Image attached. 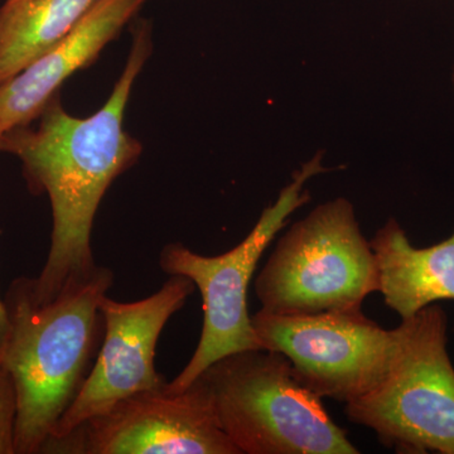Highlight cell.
<instances>
[{"mask_svg":"<svg viewBox=\"0 0 454 454\" xmlns=\"http://www.w3.org/2000/svg\"><path fill=\"white\" fill-rule=\"evenodd\" d=\"M151 52V26L139 22L121 79L98 113L74 118L57 94L38 116L37 128L26 125L0 137V152L20 158L29 191L47 193L52 207L49 255L40 276L32 278L38 301L52 300L66 280L97 265L91 231L98 205L142 154V145L124 130L122 121L131 88Z\"/></svg>","mask_w":454,"mask_h":454,"instance_id":"1","label":"cell"},{"mask_svg":"<svg viewBox=\"0 0 454 454\" xmlns=\"http://www.w3.org/2000/svg\"><path fill=\"white\" fill-rule=\"evenodd\" d=\"M114 283L112 269L95 265L66 280L52 300L38 301L32 278L9 286V333L0 366L17 395L16 454H37L79 395L104 327L100 300Z\"/></svg>","mask_w":454,"mask_h":454,"instance_id":"2","label":"cell"},{"mask_svg":"<svg viewBox=\"0 0 454 454\" xmlns=\"http://www.w3.org/2000/svg\"><path fill=\"white\" fill-rule=\"evenodd\" d=\"M199 378L210 391L221 428L241 454L360 453L279 352H235Z\"/></svg>","mask_w":454,"mask_h":454,"instance_id":"3","label":"cell"},{"mask_svg":"<svg viewBox=\"0 0 454 454\" xmlns=\"http://www.w3.org/2000/svg\"><path fill=\"white\" fill-rule=\"evenodd\" d=\"M254 288L260 309L276 315L363 309L380 289V276L354 205L339 197L297 221L278 240Z\"/></svg>","mask_w":454,"mask_h":454,"instance_id":"4","label":"cell"},{"mask_svg":"<svg viewBox=\"0 0 454 454\" xmlns=\"http://www.w3.org/2000/svg\"><path fill=\"white\" fill-rule=\"evenodd\" d=\"M400 351L380 384L345 404L349 422L403 454H454V367L448 316L430 304L399 325Z\"/></svg>","mask_w":454,"mask_h":454,"instance_id":"5","label":"cell"},{"mask_svg":"<svg viewBox=\"0 0 454 454\" xmlns=\"http://www.w3.org/2000/svg\"><path fill=\"white\" fill-rule=\"evenodd\" d=\"M317 154L293 176L273 205L262 211L250 234L231 250L217 256L197 254L181 243L160 250V268L168 276L188 278L201 292L203 325L199 345L184 369L167 382L170 393H181L215 361L247 349L262 348L247 312V289L262 253L289 216L309 201L306 184L325 172Z\"/></svg>","mask_w":454,"mask_h":454,"instance_id":"6","label":"cell"},{"mask_svg":"<svg viewBox=\"0 0 454 454\" xmlns=\"http://www.w3.org/2000/svg\"><path fill=\"white\" fill-rule=\"evenodd\" d=\"M252 325L262 348L288 358L301 385L343 404L380 384L400 351L399 325L385 330L363 309L312 315L259 309Z\"/></svg>","mask_w":454,"mask_h":454,"instance_id":"7","label":"cell"},{"mask_svg":"<svg viewBox=\"0 0 454 454\" xmlns=\"http://www.w3.org/2000/svg\"><path fill=\"white\" fill-rule=\"evenodd\" d=\"M40 453L241 454L221 428L201 378L181 393L163 387L125 397L64 437L49 439Z\"/></svg>","mask_w":454,"mask_h":454,"instance_id":"8","label":"cell"},{"mask_svg":"<svg viewBox=\"0 0 454 454\" xmlns=\"http://www.w3.org/2000/svg\"><path fill=\"white\" fill-rule=\"evenodd\" d=\"M195 289L188 278L170 276L162 288L145 300L125 303L107 294L101 298L100 351L79 395L49 439L64 437L125 397L166 387V379L155 370V348L164 325L184 309Z\"/></svg>","mask_w":454,"mask_h":454,"instance_id":"9","label":"cell"},{"mask_svg":"<svg viewBox=\"0 0 454 454\" xmlns=\"http://www.w3.org/2000/svg\"><path fill=\"white\" fill-rule=\"evenodd\" d=\"M148 0H97L67 35L0 85V137L38 119L62 83L100 55Z\"/></svg>","mask_w":454,"mask_h":454,"instance_id":"10","label":"cell"},{"mask_svg":"<svg viewBox=\"0 0 454 454\" xmlns=\"http://www.w3.org/2000/svg\"><path fill=\"white\" fill-rule=\"evenodd\" d=\"M385 304L406 319L439 301H454V232L432 247H417L395 219L372 241Z\"/></svg>","mask_w":454,"mask_h":454,"instance_id":"11","label":"cell"},{"mask_svg":"<svg viewBox=\"0 0 454 454\" xmlns=\"http://www.w3.org/2000/svg\"><path fill=\"white\" fill-rule=\"evenodd\" d=\"M97 0H5L0 7V85L43 55Z\"/></svg>","mask_w":454,"mask_h":454,"instance_id":"12","label":"cell"},{"mask_svg":"<svg viewBox=\"0 0 454 454\" xmlns=\"http://www.w3.org/2000/svg\"><path fill=\"white\" fill-rule=\"evenodd\" d=\"M17 395L14 382L0 366V454H16Z\"/></svg>","mask_w":454,"mask_h":454,"instance_id":"13","label":"cell"},{"mask_svg":"<svg viewBox=\"0 0 454 454\" xmlns=\"http://www.w3.org/2000/svg\"><path fill=\"white\" fill-rule=\"evenodd\" d=\"M9 333V321L7 310H5L4 301L0 300V363H2L3 354H4L5 345H7Z\"/></svg>","mask_w":454,"mask_h":454,"instance_id":"14","label":"cell"},{"mask_svg":"<svg viewBox=\"0 0 454 454\" xmlns=\"http://www.w3.org/2000/svg\"><path fill=\"white\" fill-rule=\"evenodd\" d=\"M453 86H454V67H453Z\"/></svg>","mask_w":454,"mask_h":454,"instance_id":"15","label":"cell"},{"mask_svg":"<svg viewBox=\"0 0 454 454\" xmlns=\"http://www.w3.org/2000/svg\"><path fill=\"white\" fill-rule=\"evenodd\" d=\"M453 333H454V327H453Z\"/></svg>","mask_w":454,"mask_h":454,"instance_id":"16","label":"cell"}]
</instances>
